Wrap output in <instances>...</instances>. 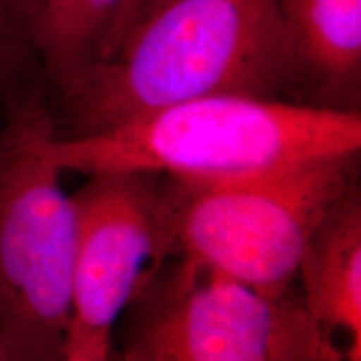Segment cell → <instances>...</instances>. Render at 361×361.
<instances>
[{"label":"cell","mask_w":361,"mask_h":361,"mask_svg":"<svg viewBox=\"0 0 361 361\" xmlns=\"http://www.w3.org/2000/svg\"><path fill=\"white\" fill-rule=\"evenodd\" d=\"M295 59L278 0H166L117 51L47 96L54 135L80 137L189 99H290Z\"/></svg>","instance_id":"1"},{"label":"cell","mask_w":361,"mask_h":361,"mask_svg":"<svg viewBox=\"0 0 361 361\" xmlns=\"http://www.w3.org/2000/svg\"><path fill=\"white\" fill-rule=\"evenodd\" d=\"M64 173L111 171L223 180L360 154L361 112L218 94L189 99L123 124L45 141Z\"/></svg>","instance_id":"2"},{"label":"cell","mask_w":361,"mask_h":361,"mask_svg":"<svg viewBox=\"0 0 361 361\" xmlns=\"http://www.w3.org/2000/svg\"><path fill=\"white\" fill-rule=\"evenodd\" d=\"M47 94L0 128V345L11 361H61L72 306L75 214L47 154Z\"/></svg>","instance_id":"3"},{"label":"cell","mask_w":361,"mask_h":361,"mask_svg":"<svg viewBox=\"0 0 361 361\" xmlns=\"http://www.w3.org/2000/svg\"><path fill=\"white\" fill-rule=\"evenodd\" d=\"M358 156L223 180L164 176L171 258L283 298L319 223L358 183Z\"/></svg>","instance_id":"4"},{"label":"cell","mask_w":361,"mask_h":361,"mask_svg":"<svg viewBox=\"0 0 361 361\" xmlns=\"http://www.w3.org/2000/svg\"><path fill=\"white\" fill-rule=\"evenodd\" d=\"M166 259L129 305L121 361H348L300 301Z\"/></svg>","instance_id":"5"},{"label":"cell","mask_w":361,"mask_h":361,"mask_svg":"<svg viewBox=\"0 0 361 361\" xmlns=\"http://www.w3.org/2000/svg\"><path fill=\"white\" fill-rule=\"evenodd\" d=\"M75 214L72 306L62 358L109 361L114 326L149 274L171 258L164 176H85Z\"/></svg>","instance_id":"6"},{"label":"cell","mask_w":361,"mask_h":361,"mask_svg":"<svg viewBox=\"0 0 361 361\" xmlns=\"http://www.w3.org/2000/svg\"><path fill=\"white\" fill-rule=\"evenodd\" d=\"M295 59L293 101L360 111L361 0H278Z\"/></svg>","instance_id":"7"},{"label":"cell","mask_w":361,"mask_h":361,"mask_svg":"<svg viewBox=\"0 0 361 361\" xmlns=\"http://www.w3.org/2000/svg\"><path fill=\"white\" fill-rule=\"evenodd\" d=\"M296 278L301 305L329 336L341 333L348 361H361V194L335 202L306 246Z\"/></svg>","instance_id":"8"},{"label":"cell","mask_w":361,"mask_h":361,"mask_svg":"<svg viewBox=\"0 0 361 361\" xmlns=\"http://www.w3.org/2000/svg\"><path fill=\"white\" fill-rule=\"evenodd\" d=\"M142 0H34L32 40L47 96L117 51Z\"/></svg>","instance_id":"9"},{"label":"cell","mask_w":361,"mask_h":361,"mask_svg":"<svg viewBox=\"0 0 361 361\" xmlns=\"http://www.w3.org/2000/svg\"><path fill=\"white\" fill-rule=\"evenodd\" d=\"M34 0H0V107L47 92L32 40Z\"/></svg>","instance_id":"10"},{"label":"cell","mask_w":361,"mask_h":361,"mask_svg":"<svg viewBox=\"0 0 361 361\" xmlns=\"http://www.w3.org/2000/svg\"><path fill=\"white\" fill-rule=\"evenodd\" d=\"M164 2H166V0H142V6H141V11H139L137 20L142 19L144 16H147L149 12L154 11V8L162 6V4H164Z\"/></svg>","instance_id":"11"},{"label":"cell","mask_w":361,"mask_h":361,"mask_svg":"<svg viewBox=\"0 0 361 361\" xmlns=\"http://www.w3.org/2000/svg\"><path fill=\"white\" fill-rule=\"evenodd\" d=\"M0 361H11L7 358L6 351H4V348H2V345H0Z\"/></svg>","instance_id":"12"},{"label":"cell","mask_w":361,"mask_h":361,"mask_svg":"<svg viewBox=\"0 0 361 361\" xmlns=\"http://www.w3.org/2000/svg\"><path fill=\"white\" fill-rule=\"evenodd\" d=\"M61 361H78V360H69V358H62Z\"/></svg>","instance_id":"13"}]
</instances>
